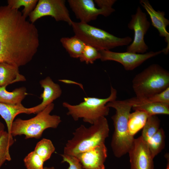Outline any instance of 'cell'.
<instances>
[{
	"label": "cell",
	"instance_id": "1",
	"mask_svg": "<svg viewBox=\"0 0 169 169\" xmlns=\"http://www.w3.org/2000/svg\"><path fill=\"white\" fill-rule=\"evenodd\" d=\"M36 47L33 30L20 14L6 6H0V63L18 67L32 59Z\"/></svg>",
	"mask_w": 169,
	"mask_h": 169
},
{
	"label": "cell",
	"instance_id": "2",
	"mask_svg": "<svg viewBox=\"0 0 169 169\" xmlns=\"http://www.w3.org/2000/svg\"><path fill=\"white\" fill-rule=\"evenodd\" d=\"M109 128L105 117L99 118L89 127L81 125L73 133V137L68 140L63 154L76 156L105 143L108 137Z\"/></svg>",
	"mask_w": 169,
	"mask_h": 169
},
{
	"label": "cell",
	"instance_id": "3",
	"mask_svg": "<svg viewBox=\"0 0 169 169\" xmlns=\"http://www.w3.org/2000/svg\"><path fill=\"white\" fill-rule=\"evenodd\" d=\"M106 105L116 110L115 113L111 117L114 130L111 146L115 156L120 158L128 153L135 138L130 134L128 125L132 104L129 99L115 100L107 103Z\"/></svg>",
	"mask_w": 169,
	"mask_h": 169
},
{
	"label": "cell",
	"instance_id": "4",
	"mask_svg": "<svg viewBox=\"0 0 169 169\" xmlns=\"http://www.w3.org/2000/svg\"><path fill=\"white\" fill-rule=\"evenodd\" d=\"M136 98L146 99L169 87V72L157 64H152L136 74L132 81Z\"/></svg>",
	"mask_w": 169,
	"mask_h": 169
},
{
	"label": "cell",
	"instance_id": "5",
	"mask_svg": "<svg viewBox=\"0 0 169 169\" xmlns=\"http://www.w3.org/2000/svg\"><path fill=\"white\" fill-rule=\"evenodd\" d=\"M52 103L37 114L35 117L28 120L17 118L12 124L10 134L13 136L23 135L26 139H39L44 130L49 128H56L61 122L60 117L50 113L54 108Z\"/></svg>",
	"mask_w": 169,
	"mask_h": 169
},
{
	"label": "cell",
	"instance_id": "6",
	"mask_svg": "<svg viewBox=\"0 0 169 169\" xmlns=\"http://www.w3.org/2000/svg\"><path fill=\"white\" fill-rule=\"evenodd\" d=\"M71 26L75 35L99 51L110 50L117 47L129 45L132 41L130 36L118 37L86 23L72 21Z\"/></svg>",
	"mask_w": 169,
	"mask_h": 169
},
{
	"label": "cell",
	"instance_id": "7",
	"mask_svg": "<svg viewBox=\"0 0 169 169\" xmlns=\"http://www.w3.org/2000/svg\"><path fill=\"white\" fill-rule=\"evenodd\" d=\"M116 95V90L111 86L110 94L107 98L86 97L84 98L83 101L77 105H71L66 102L62 105L68 110L67 115L71 116L74 120L82 118L84 122L92 125L100 117L108 115L109 108L106 104L115 100Z\"/></svg>",
	"mask_w": 169,
	"mask_h": 169
},
{
	"label": "cell",
	"instance_id": "8",
	"mask_svg": "<svg viewBox=\"0 0 169 169\" xmlns=\"http://www.w3.org/2000/svg\"><path fill=\"white\" fill-rule=\"evenodd\" d=\"M131 17L128 27L134 31V37L132 43L127 46L126 51L141 54L145 53L149 48L145 42L144 37L150 27V22L147 20L146 14L139 6L136 13L131 15Z\"/></svg>",
	"mask_w": 169,
	"mask_h": 169
},
{
	"label": "cell",
	"instance_id": "9",
	"mask_svg": "<svg viewBox=\"0 0 169 169\" xmlns=\"http://www.w3.org/2000/svg\"><path fill=\"white\" fill-rule=\"evenodd\" d=\"M65 2L64 0H39L28 16L30 22L33 23L41 17L50 16L57 21H64L71 26L72 21Z\"/></svg>",
	"mask_w": 169,
	"mask_h": 169
},
{
	"label": "cell",
	"instance_id": "10",
	"mask_svg": "<svg viewBox=\"0 0 169 169\" xmlns=\"http://www.w3.org/2000/svg\"><path fill=\"white\" fill-rule=\"evenodd\" d=\"M100 59L102 61H114L121 64L125 69L132 70L139 66L148 59L156 56L162 53V50L150 51L141 54L128 52H116L110 50L99 51Z\"/></svg>",
	"mask_w": 169,
	"mask_h": 169
},
{
	"label": "cell",
	"instance_id": "11",
	"mask_svg": "<svg viewBox=\"0 0 169 169\" xmlns=\"http://www.w3.org/2000/svg\"><path fill=\"white\" fill-rule=\"evenodd\" d=\"M68 2L76 18L84 23L96 19L99 15L108 16L115 11L112 7L97 8L93 0H68Z\"/></svg>",
	"mask_w": 169,
	"mask_h": 169
},
{
	"label": "cell",
	"instance_id": "12",
	"mask_svg": "<svg viewBox=\"0 0 169 169\" xmlns=\"http://www.w3.org/2000/svg\"><path fill=\"white\" fill-rule=\"evenodd\" d=\"M131 169H154V158L141 136L134 138L128 153Z\"/></svg>",
	"mask_w": 169,
	"mask_h": 169
},
{
	"label": "cell",
	"instance_id": "13",
	"mask_svg": "<svg viewBox=\"0 0 169 169\" xmlns=\"http://www.w3.org/2000/svg\"><path fill=\"white\" fill-rule=\"evenodd\" d=\"M107 156L105 144L97 146L75 156L84 169H105L104 163Z\"/></svg>",
	"mask_w": 169,
	"mask_h": 169
},
{
	"label": "cell",
	"instance_id": "14",
	"mask_svg": "<svg viewBox=\"0 0 169 169\" xmlns=\"http://www.w3.org/2000/svg\"><path fill=\"white\" fill-rule=\"evenodd\" d=\"M140 3L149 15L152 25L158 31L159 36L164 38L167 44L162 50L165 54H168L169 51V33L166 27L169 25V20L165 17V12L155 10L148 0H140Z\"/></svg>",
	"mask_w": 169,
	"mask_h": 169
},
{
	"label": "cell",
	"instance_id": "15",
	"mask_svg": "<svg viewBox=\"0 0 169 169\" xmlns=\"http://www.w3.org/2000/svg\"><path fill=\"white\" fill-rule=\"evenodd\" d=\"M39 83L44 90L40 95L42 102L39 104L30 108L31 114H37L41 111L60 97L62 94V90L59 85L55 83L49 77L41 80Z\"/></svg>",
	"mask_w": 169,
	"mask_h": 169
},
{
	"label": "cell",
	"instance_id": "16",
	"mask_svg": "<svg viewBox=\"0 0 169 169\" xmlns=\"http://www.w3.org/2000/svg\"><path fill=\"white\" fill-rule=\"evenodd\" d=\"M18 68L8 63H0V87L26 80L25 77L19 73Z\"/></svg>",
	"mask_w": 169,
	"mask_h": 169
},
{
	"label": "cell",
	"instance_id": "17",
	"mask_svg": "<svg viewBox=\"0 0 169 169\" xmlns=\"http://www.w3.org/2000/svg\"><path fill=\"white\" fill-rule=\"evenodd\" d=\"M21 113L31 114L30 108H26L22 104L13 105L0 103V115L5 121L9 134L11 135V126L15 117Z\"/></svg>",
	"mask_w": 169,
	"mask_h": 169
},
{
	"label": "cell",
	"instance_id": "18",
	"mask_svg": "<svg viewBox=\"0 0 169 169\" xmlns=\"http://www.w3.org/2000/svg\"><path fill=\"white\" fill-rule=\"evenodd\" d=\"M6 86L0 87V103L11 105L22 104L21 102L28 95L26 88L22 87L9 92Z\"/></svg>",
	"mask_w": 169,
	"mask_h": 169
},
{
	"label": "cell",
	"instance_id": "19",
	"mask_svg": "<svg viewBox=\"0 0 169 169\" xmlns=\"http://www.w3.org/2000/svg\"><path fill=\"white\" fill-rule=\"evenodd\" d=\"M60 41L70 56L75 58L80 57L86 44L75 35L70 38H62Z\"/></svg>",
	"mask_w": 169,
	"mask_h": 169
},
{
	"label": "cell",
	"instance_id": "20",
	"mask_svg": "<svg viewBox=\"0 0 169 169\" xmlns=\"http://www.w3.org/2000/svg\"><path fill=\"white\" fill-rule=\"evenodd\" d=\"M134 110H138L146 113L149 116L157 114H169V104L157 102H144L136 104L132 106Z\"/></svg>",
	"mask_w": 169,
	"mask_h": 169
},
{
	"label": "cell",
	"instance_id": "21",
	"mask_svg": "<svg viewBox=\"0 0 169 169\" xmlns=\"http://www.w3.org/2000/svg\"><path fill=\"white\" fill-rule=\"evenodd\" d=\"M149 116L143 111L136 110L130 113L128 125L129 132L132 136L143 128Z\"/></svg>",
	"mask_w": 169,
	"mask_h": 169
},
{
	"label": "cell",
	"instance_id": "22",
	"mask_svg": "<svg viewBox=\"0 0 169 169\" xmlns=\"http://www.w3.org/2000/svg\"><path fill=\"white\" fill-rule=\"evenodd\" d=\"M165 135L162 128L157 131L146 142L148 148L152 157L154 158L164 148Z\"/></svg>",
	"mask_w": 169,
	"mask_h": 169
},
{
	"label": "cell",
	"instance_id": "23",
	"mask_svg": "<svg viewBox=\"0 0 169 169\" xmlns=\"http://www.w3.org/2000/svg\"><path fill=\"white\" fill-rule=\"evenodd\" d=\"M14 142L13 137L6 131L0 137V168L6 161L11 160L9 149Z\"/></svg>",
	"mask_w": 169,
	"mask_h": 169
},
{
	"label": "cell",
	"instance_id": "24",
	"mask_svg": "<svg viewBox=\"0 0 169 169\" xmlns=\"http://www.w3.org/2000/svg\"><path fill=\"white\" fill-rule=\"evenodd\" d=\"M55 151V147L51 141L43 138L37 144L33 151L45 162L50 158Z\"/></svg>",
	"mask_w": 169,
	"mask_h": 169
},
{
	"label": "cell",
	"instance_id": "25",
	"mask_svg": "<svg viewBox=\"0 0 169 169\" xmlns=\"http://www.w3.org/2000/svg\"><path fill=\"white\" fill-rule=\"evenodd\" d=\"M160 121L156 115L149 116L143 128L141 136L146 141L153 136L160 128Z\"/></svg>",
	"mask_w": 169,
	"mask_h": 169
},
{
	"label": "cell",
	"instance_id": "26",
	"mask_svg": "<svg viewBox=\"0 0 169 169\" xmlns=\"http://www.w3.org/2000/svg\"><path fill=\"white\" fill-rule=\"evenodd\" d=\"M37 0H9L8 5L13 9L18 10L21 6L24 7L22 11L23 16L26 18L35 7Z\"/></svg>",
	"mask_w": 169,
	"mask_h": 169
},
{
	"label": "cell",
	"instance_id": "27",
	"mask_svg": "<svg viewBox=\"0 0 169 169\" xmlns=\"http://www.w3.org/2000/svg\"><path fill=\"white\" fill-rule=\"evenodd\" d=\"M99 51L95 47L86 44L82 53L79 58L81 62H85L87 64H92L96 60L100 59Z\"/></svg>",
	"mask_w": 169,
	"mask_h": 169
},
{
	"label": "cell",
	"instance_id": "28",
	"mask_svg": "<svg viewBox=\"0 0 169 169\" xmlns=\"http://www.w3.org/2000/svg\"><path fill=\"white\" fill-rule=\"evenodd\" d=\"M133 105L144 102H157L169 104V87L163 91L146 99L139 100L133 97Z\"/></svg>",
	"mask_w": 169,
	"mask_h": 169
},
{
	"label": "cell",
	"instance_id": "29",
	"mask_svg": "<svg viewBox=\"0 0 169 169\" xmlns=\"http://www.w3.org/2000/svg\"><path fill=\"white\" fill-rule=\"evenodd\" d=\"M23 161L27 169H44V162L34 151L25 157Z\"/></svg>",
	"mask_w": 169,
	"mask_h": 169
},
{
	"label": "cell",
	"instance_id": "30",
	"mask_svg": "<svg viewBox=\"0 0 169 169\" xmlns=\"http://www.w3.org/2000/svg\"><path fill=\"white\" fill-rule=\"evenodd\" d=\"M62 162H66L69 165L67 169H83L82 166L78 159L75 156L62 154Z\"/></svg>",
	"mask_w": 169,
	"mask_h": 169
},
{
	"label": "cell",
	"instance_id": "31",
	"mask_svg": "<svg viewBox=\"0 0 169 169\" xmlns=\"http://www.w3.org/2000/svg\"><path fill=\"white\" fill-rule=\"evenodd\" d=\"M116 1L115 0H95L94 2L97 4L100 8L104 7H112Z\"/></svg>",
	"mask_w": 169,
	"mask_h": 169
},
{
	"label": "cell",
	"instance_id": "32",
	"mask_svg": "<svg viewBox=\"0 0 169 169\" xmlns=\"http://www.w3.org/2000/svg\"><path fill=\"white\" fill-rule=\"evenodd\" d=\"M59 81L67 84H74L78 85L81 88L83 89L82 85L81 84H80L75 82L67 79H59Z\"/></svg>",
	"mask_w": 169,
	"mask_h": 169
},
{
	"label": "cell",
	"instance_id": "33",
	"mask_svg": "<svg viewBox=\"0 0 169 169\" xmlns=\"http://www.w3.org/2000/svg\"><path fill=\"white\" fill-rule=\"evenodd\" d=\"M5 127L4 125L0 121V137L5 131Z\"/></svg>",
	"mask_w": 169,
	"mask_h": 169
},
{
	"label": "cell",
	"instance_id": "34",
	"mask_svg": "<svg viewBox=\"0 0 169 169\" xmlns=\"http://www.w3.org/2000/svg\"><path fill=\"white\" fill-rule=\"evenodd\" d=\"M165 157L166 158L167 160V163L166 169H169V155L167 154L165 155Z\"/></svg>",
	"mask_w": 169,
	"mask_h": 169
},
{
	"label": "cell",
	"instance_id": "35",
	"mask_svg": "<svg viewBox=\"0 0 169 169\" xmlns=\"http://www.w3.org/2000/svg\"><path fill=\"white\" fill-rule=\"evenodd\" d=\"M44 169H55V168L53 166L50 167H44Z\"/></svg>",
	"mask_w": 169,
	"mask_h": 169
}]
</instances>
